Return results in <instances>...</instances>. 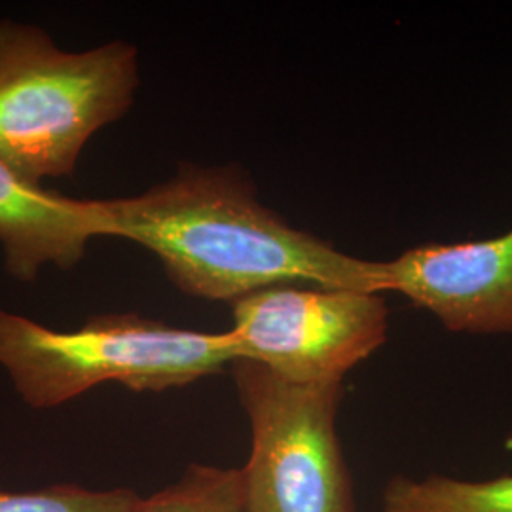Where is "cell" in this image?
<instances>
[{"label":"cell","mask_w":512,"mask_h":512,"mask_svg":"<svg viewBox=\"0 0 512 512\" xmlns=\"http://www.w3.org/2000/svg\"><path fill=\"white\" fill-rule=\"evenodd\" d=\"M137 86V50L124 40L65 52L35 25L0 21V162L35 184L73 175Z\"/></svg>","instance_id":"7a4b0ae2"},{"label":"cell","mask_w":512,"mask_h":512,"mask_svg":"<svg viewBox=\"0 0 512 512\" xmlns=\"http://www.w3.org/2000/svg\"><path fill=\"white\" fill-rule=\"evenodd\" d=\"M238 359L226 332L177 329L135 313L97 315L59 332L0 310V365L31 408H55L107 382L167 391L213 376Z\"/></svg>","instance_id":"3957f363"},{"label":"cell","mask_w":512,"mask_h":512,"mask_svg":"<svg viewBox=\"0 0 512 512\" xmlns=\"http://www.w3.org/2000/svg\"><path fill=\"white\" fill-rule=\"evenodd\" d=\"M99 236L92 200L50 192L0 162V247L12 277L31 283L50 264L71 270Z\"/></svg>","instance_id":"52a82bcc"},{"label":"cell","mask_w":512,"mask_h":512,"mask_svg":"<svg viewBox=\"0 0 512 512\" xmlns=\"http://www.w3.org/2000/svg\"><path fill=\"white\" fill-rule=\"evenodd\" d=\"M401 294L458 334H512V228L486 239L427 243L385 262Z\"/></svg>","instance_id":"8992f818"},{"label":"cell","mask_w":512,"mask_h":512,"mask_svg":"<svg viewBox=\"0 0 512 512\" xmlns=\"http://www.w3.org/2000/svg\"><path fill=\"white\" fill-rule=\"evenodd\" d=\"M238 359L291 384H344L351 368L382 348L385 294L279 285L230 302Z\"/></svg>","instance_id":"5b68a950"},{"label":"cell","mask_w":512,"mask_h":512,"mask_svg":"<svg viewBox=\"0 0 512 512\" xmlns=\"http://www.w3.org/2000/svg\"><path fill=\"white\" fill-rule=\"evenodd\" d=\"M131 512H245L243 473L192 463L169 488L139 497Z\"/></svg>","instance_id":"9c48e42d"},{"label":"cell","mask_w":512,"mask_h":512,"mask_svg":"<svg viewBox=\"0 0 512 512\" xmlns=\"http://www.w3.org/2000/svg\"><path fill=\"white\" fill-rule=\"evenodd\" d=\"M139 495L133 490L95 492L73 484L37 492H0V512H131Z\"/></svg>","instance_id":"30bf717a"},{"label":"cell","mask_w":512,"mask_h":512,"mask_svg":"<svg viewBox=\"0 0 512 512\" xmlns=\"http://www.w3.org/2000/svg\"><path fill=\"white\" fill-rule=\"evenodd\" d=\"M232 368L251 425L245 512H357L336 433L344 384H291L247 359Z\"/></svg>","instance_id":"277c9868"},{"label":"cell","mask_w":512,"mask_h":512,"mask_svg":"<svg viewBox=\"0 0 512 512\" xmlns=\"http://www.w3.org/2000/svg\"><path fill=\"white\" fill-rule=\"evenodd\" d=\"M384 512H512V475L492 480L450 476L393 478L384 492Z\"/></svg>","instance_id":"ba28073f"},{"label":"cell","mask_w":512,"mask_h":512,"mask_svg":"<svg viewBox=\"0 0 512 512\" xmlns=\"http://www.w3.org/2000/svg\"><path fill=\"white\" fill-rule=\"evenodd\" d=\"M92 202L101 236L147 247L173 285L198 298L234 302L279 285L389 293L385 262L294 228L236 165L181 164L143 194Z\"/></svg>","instance_id":"6da1fadb"}]
</instances>
